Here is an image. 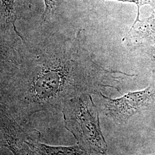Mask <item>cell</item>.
<instances>
[{
	"label": "cell",
	"instance_id": "2",
	"mask_svg": "<svg viewBox=\"0 0 155 155\" xmlns=\"http://www.w3.org/2000/svg\"><path fill=\"white\" fill-rule=\"evenodd\" d=\"M61 113L64 125L89 155H105L107 145L102 132L100 114L91 94L84 93L67 100Z\"/></svg>",
	"mask_w": 155,
	"mask_h": 155
},
{
	"label": "cell",
	"instance_id": "3",
	"mask_svg": "<svg viewBox=\"0 0 155 155\" xmlns=\"http://www.w3.org/2000/svg\"><path fill=\"white\" fill-rule=\"evenodd\" d=\"M152 72L151 82L145 89L129 92L120 98H111L100 91V97L106 117L117 125L126 124L130 117L155 105V74Z\"/></svg>",
	"mask_w": 155,
	"mask_h": 155
},
{
	"label": "cell",
	"instance_id": "12",
	"mask_svg": "<svg viewBox=\"0 0 155 155\" xmlns=\"http://www.w3.org/2000/svg\"><path fill=\"white\" fill-rule=\"evenodd\" d=\"M2 150H3V147L0 145V155H2Z\"/></svg>",
	"mask_w": 155,
	"mask_h": 155
},
{
	"label": "cell",
	"instance_id": "4",
	"mask_svg": "<svg viewBox=\"0 0 155 155\" xmlns=\"http://www.w3.org/2000/svg\"><path fill=\"white\" fill-rule=\"evenodd\" d=\"M28 133L0 106V145L14 155H34L27 144Z\"/></svg>",
	"mask_w": 155,
	"mask_h": 155
},
{
	"label": "cell",
	"instance_id": "10",
	"mask_svg": "<svg viewBox=\"0 0 155 155\" xmlns=\"http://www.w3.org/2000/svg\"><path fill=\"white\" fill-rule=\"evenodd\" d=\"M101 1H107V0H101ZM109 1H114L117 2H128V3H133L136 4L137 8V14L134 22L138 21L140 16V8L142 6L145 5H150L152 7L153 9H155V0H109Z\"/></svg>",
	"mask_w": 155,
	"mask_h": 155
},
{
	"label": "cell",
	"instance_id": "9",
	"mask_svg": "<svg viewBox=\"0 0 155 155\" xmlns=\"http://www.w3.org/2000/svg\"><path fill=\"white\" fill-rule=\"evenodd\" d=\"M45 11L41 16V22H49L55 16L59 6L64 0H43Z\"/></svg>",
	"mask_w": 155,
	"mask_h": 155
},
{
	"label": "cell",
	"instance_id": "6",
	"mask_svg": "<svg viewBox=\"0 0 155 155\" xmlns=\"http://www.w3.org/2000/svg\"><path fill=\"white\" fill-rule=\"evenodd\" d=\"M31 0H1L0 32L16 34L17 21L25 16Z\"/></svg>",
	"mask_w": 155,
	"mask_h": 155
},
{
	"label": "cell",
	"instance_id": "15",
	"mask_svg": "<svg viewBox=\"0 0 155 155\" xmlns=\"http://www.w3.org/2000/svg\"></svg>",
	"mask_w": 155,
	"mask_h": 155
},
{
	"label": "cell",
	"instance_id": "14",
	"mask_svg": "<svg viewBox=\"0 0 155 155\" xmlns=\"http://www.w3.org/2000/svg\"><path fill=\"white\" fill-rule=\"evenodd\" d=\"M0 6H1V0H0Z\"/></svg>",
	"mask_w": 155,
	"mask_h": 155
},
{
	"label": "cell",
	"instance_id": "1",
	"mask_svg": "<svg viewBox=\"0 0 155 155\" xmlns=\"http://www.w3.org/2000/svg\"><path fill=\"white\" fill-rule=\"evenodd\" d=\"M82 32L67 36L41 21L32 32H17L18 64L0 79V106L31 137H41L43 120L61 113L67 100L103 89L119 90L123 80L136 76L94 61L82 44Z\"/></svg>",
	"mask_w": 155,
	"mask_h": 155
},
{
	"label": "cell",
	"instance_id": "11",
	"mask_svg": "<svg viewBox=\"0 0 155 155\" xmlns=\"http://www.w3.org/2000/svg\"><path fill=\"white\" fill-rule=\"evenodd\" d=\"M139 50L145 55L150 58L151 59H155V45L150 47L141 48Z\"/></svg>",
	"mask_w": 155,
	"mask_h": 155
},
{
	"label": "cell",
	"instance_id": "5",
	"mask_svg": "<svg viewBox=\"0 0 155 155\" xmlns=\"http://www.w3.org/2000/svg\"><path fill=\"white\" fill-rule=\"evenodd\" d=\"M122 40L133 50L155 45V9L148 18L133 22Z\"/></svg>",
	"mask_w": 155,
	"mask_h": 155
},
{
	"label": "cell",
	"instance_id": "7",
	"mask_svg": "<svg viewBox=\"0 0 155 155\" xmlns=\"http://www.w3.org/2000/svg\"><path fill=\"white\" fill-rule=\"evenodd\" d=\"M16 35L0 32V77L13 72L18 64Z\"/></svg>",
	"mask_w": 155,
	"mask_h": 155
},
{
	"label": "cell",
	"instance_id": "13",
	"mask_svg": "<svg viewBox=\"0 0 155 155\" xmlns=\"http://www.w3.org/2000/svg\"><path fill=\"white\" fill-rule=\"evenodd\" d=\"M142 155V154H139V155Z\"/></svg>",
	"mask_w": 155,
	"mask_h": 155
},
{
	"label": "cell",
	"instance_id": "8",
	"mask_svg": "<svg viewBox=\"0 0 155 155\" xmlns=\"http://www.w3.org/2000/svg\"><path fill=\"white\" fill-rule=\"evenodd\" d=\"M27 144L34 155H89L78 145L53 146L43 143L40 140L27 136Z\"/></svg>",
	"mask_w": 155,
	"mask_h": 155
}]
</instances>
